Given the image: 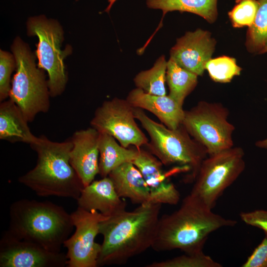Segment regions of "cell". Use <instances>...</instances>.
<instances>
[{"label": "cell", "mask_w": 267, "mask_h": 267, "mask_svg": "<svg viewBox=\"0 0 267 267\" xmlns=\"http://www.w3.org/2000/svg\"><path fill=\"white\" fill-rule=\"evenodd\" d=\"M161 206L148 202L133 211L124 210L103 220L99 234L103 240L97 267L125 264L151 248Z\"/></svg>", "instance_id": "1"}, {"label": "cell", "mask_w": 267, "mask_h": 267, "mask_svg": "<svg viewBox=\"0 0 267 267\" xmlns=\"http://www.w3.org/2000/svg\"><path fill=\"white\" fill-rule=\"evenodd\" d=\"M237 223L213 212L189 194L178 209L159 218L151 248L159 252L175 249L186 254L201 252L212 232Z\"/></svg>", "instance_id": "2"}, {"label": "cell", "mask_w": 267, "mask_h": 267, "mask_svg": "<svg viewBox=\"0 0 267 267\" xmlns=\"http://www.w3.org/2000/svg\"><path fill=\"white\" fill-rule=\"evenodd\" d=\"M30 145L37 154L35 167L18 181L40 196H55L77 200L84 186L70 162L72 142H55L45 135Z\"/></svg>", "instance_id": "3"}, {"label": "cell", "mask_w": 267, "mask_h": 267, "mask_svg": "<svg viewBox=\"0 0 267 267\" xmlns=\"http://www.w3.org/2000/svg\"><path fill=\"white\" fill-rule=\"evenodd\" d=\"M7 231L15 237L59 253L74 226L71 215L50 201L23 199L9 207Z\"/></svg>", "instance_id": "4"}, {"label": "cell", "mask_w": 267, "mask_h": 267, "mask_svg": "<svg viewBox=\"0 0 267 267\" xmlns=\"http://www.w3.org/2000/svg\"><path fill=\"white\" fill-rule=\"evenodd\" d=\"M135 118L150 136L148 151L163 165H178L190 172L188 181L195 180L203 161L206 158L205 148L194 139L182 126L171 129L150 118L143 109L133 107Z\"/></svg>", "instance_id": "5"}, {"label": "cell", "mask_w": 267, "mask_h": 267, "mask_svg": "<svg viewBox=\"0 0 267 267\" xmlns=\"http://www.w3.org/2000/svg\"><path fill=\"white\" fill-rule=\"evenodd\" d=\"M16 63V73L11 80L9 97L20 108L28 122L50 108V93L44 70L36 63L29 45L19 36L11 45Z\"/></svg>", "instance_id": "6"}, {"label": "cell", "mask_w": 267, "mask_h": 267, "mask_svg": "<svg viewBox=\"0 0 267 267\" xmlns=\"http://www.w3.org/2000/svg\"><path fill=\"white\" fill-rule=\"evenodd\" d=\"M26 28L28 36L38 38L36 51L38 66L47 73L50 97L60 95L68 81L64 60L72 52L70 45L62 49L64 38L62 26L56 19L40 15L29 17Z\"/></svg>", "instance_id": "7"}, {"label": "cell", "mask_w": 267, "mask_h": 267, "mask_svg": "<svg viewBox=\"0 0 267 267\" xmlns=\"http://www.w3.org/2000/svg\"><path fill=\"white\" fill-rule=\"evenodd\" d=\"M244 156L241 147H232L206 157L190 194L212 209L224 190L244 170Z\"/></svg>", "instance_id": "8"}, {"label": "cell", "mask_w": 267, "mask_h": 267, "mask_svg": "<svg viewBox=\"0 0 267 267\" xmlns=\"http://www.w3.org/2000/svg\"><path fill=\"white\" fill-rule=\"evenodd\" d=\"M228 110L221 104L200 101L184 111L182 126L190 135L212 155L233 146V125Z\"/></svg>", "instance_id": "9"}, {"label": "cell", "mask_w": 267, "mask_h": 267, "mask_svg": "<svg viewBox=\"0 0 267 267\" xmlns=\"http://www.w3.org/2000/svg\"><path fill=\"white\" fill-rule=\"evenodd\" d=\"M133 107L127 99L106 100L96 109L90 126L99 133L114 137L123 147H140L148 139L135 122Z\"/></svg>", "instance_id": "10"}, {"label": "cell", "mask_w": 267, "mask_h": 267, "mask_svg": "<svg viewBox=\"0 0 267 267\" xmlns=\"http://www.w3.org/2000/svg\"><path fill=\"white\" fill-rule=\"evenodd\" d=\"M71 215L75 230L63 244L67 249V267H97L101 244L96 243L95 239L99 234L101 222L108 217L78 207Z\"/></svg>", "instance_id": "11"}, {"label": "cell", "mask_w": 267, "mask_h": 267, "mask_svg": "<svg viewBox=\"0 0 267 267\" xmlns=\"http://www.w3.org/2000/svg\"><path fill=\"white\" fill-rule=\"evenodd\" d=\"M67 263L66 255L18 239L7 230L0 239V267H64Z\"/></svg>", "instance_id": "12"}, {"label": "cell", "mask_w": 267, "mask_h": 267, "mask_svg": "<svg viewBox=\"0 0 267 267\" xmlns=\"http://www.w3.org/2000/svg\"><path fill=\"white\" fill-rule=\"evenodd\" d=\"M216 41L208 31L198 29L177 39L170 50V58L183 68L202 76L211 59Z\"/></svg>", "instance_id": "13"}, {"label": "cell", "mask_w": 267, "mask_h": 267, "mask_svg": "<svg viewBox=\"0 0 267 267\" xmlns=\"http://www.w3.org/2000/svg\"><path fill=\"white\" fill-rule=\"evenodd\" d=\"M132 163L139 170L151 194V202L161 204L176 205L180 193L164 172L162 163L150 151L137 147Z\"/></svg>", "instance_id": "14"}, {"label": "cell", "mask_w": 267, "mask_h": 267, "mask_svg": "<svg viewBox=\"0 0 267 267\" xmlns=\"http://www.w3.org/2000/svg\"><path fill=\"white\" fill-rule=\"evenodd\" d=\"M99 133L91 127L75 132L70 138L73 144L70 162L84 187L99 174Z\"/></svg>", "instance_id": "15"}, {"label": "cell", "mask_w": 267, "mask_h": 267, "mask_svg": "<svg viewBox=\"0 0 267 267\" xmlns=\"http://www.w3.org/2000/svg\"><path fill=\"white\" fill-rule=\"evenodd\" d=\"M78 207L88 211H96L110 217L126 210V203L118 194L108 176L93 180L84 187L77 200Z\"/></svg>", "instance_id": "16"}, {"label": "cell", "mask_w": 267, "mask_h": 267, "mask_svg": "<svg viewBox=\"0 0 267 267\" xmlns=\"http://www.w3.org/2000/svg\"><path fill=\"white\" fill-rule=\"evenodd\" d=\"M126 99L133 107L153 114L169 129H176L182 125L185 111L169 95L150 94L136 88L129 92Z\"/></svg>", "instance_id": "17"}, {"label": "cell", "mask_w": 267, "mask_h": 267, "mask_svg": "<svg viewBox=\"0 0 267 267\" xmlns=\"http://www.w3.org/2000/svg\"><path fill=\"white\" fill-rule=\"evenodd\" d=\"M121 198L129 199L134 204L151 202L148 186L139 170L131 162L125 163L108 175Z\"/></svg>", "instance_id": "18"}, {"label": "cell", "mask_w": 267, "mask_h": 267, "mask_svg": "<svg viewBox=\"0 0 267 267\" xmlns=\"http://www.w3.org/2000/svg\"><path fill=\"white\" fill-rule=\"evenodd\" d=\"M23 113L10 98L0 104V139L11 143H37L39 137L31 132Z\"/></svg>", "instance_id": "19"}, {"label": "cell", "mask_w": 267, "mask_h": 267, "mask_svg": "<svg viewBox=\"0 0 267 267\" xmlns=\"http://www.w3.org/2000/svg\"><path fill=\"white\" fill-rule=\"evenodd\" d=\"M98 149L99 174L104 178L122 164L132 163L136 155L137 147H124L112 136L99 133Z\"/></svg>", "instance_id": "20"}, {"label": "cell", "mask_w": 267, "mask_h": 267, "mask_svg": "<svg viewBox=\"0 0 267 267\" xmlns=\"http://www.w3.org/2000/svg\"><path fill=\"white\" fill-rule=\"evenodd\" d=\"M217 0H146V4L150 8L162 10L163 17L168 12H188L198 15L212 23L218 16Z\"/></svg>", "instance_id": "21"}, {"label": "cell", "mask_w": 267, "mask_h": 267, "mask_svg": "<svg viewBox=\"0 0 267 267\" xmlns=\"http://www.w3.org/2000/svg\"><path fill=\"white\" fill-rule=\"evenodd\" d=\"M198 76L180 66L172 58L167 62L166 82L169 95L182 106L186 96L197 84Z\"/></svg>", "instance_id": "22"}, {"label": "cell", "mask_w": 267, "mask_h": 267, "mask_svg": "<svg viewBox=\"0 0 267 267\" xmlns=\"http://www.w3.org/2000/svg\"><path fill=\"white\" fill-rule=\"evenodd\" d=\"M167 69V62L165 56L162 55L151 68L136 75L134 80L135 86L150 94L166 95Z\"/></svg>", "instance_id": "23"}, {"label": "cell", "mask_w": 267, "mask_h": 267, "mask_svg": "<svg viewBox=\"0 0 267 267\" xmlns=\"http://www.w3.org/2000/svg\"><path fill=\"white\" fill-rule=\"evenodd\" d=\"M258 1L256 16L248 28L245 42L247 50L253 53H259L267 43V0Z\"/></svg>", "instance_id": "24"}, {"label": "cell", "mask_w": 267, "mask_h": 267, "mask_svg": "<svg viewBox=\"0 0 267 267\" xmlns=\"http://www.w3.org/2000/svg\"><path fill=\"white\" fill-rule=\"evenodd\" d=\"M205 69L213 81L222 83L230 82L242 70L235 58L227 56L211 58L206 63Z\"/></svg>", "instance_id": "25"}, {"label": "cell", "mask_w": 267, "mask_h": 267, "mask_svg": "<svg viewBox=\"0 0 267 267\" xmlns=\"http://www.w3.org/2000/svg\"><path fill=\"white\" fill-rule=\"evenodd\" d=\"M147 267H221L222 265L214 261L203 251L186 254L167 260L153 262Z\"/></svg>", "instance_id": "26"}, {"label": "cell", "mask_w": 267, "mask_h": 267, "mask_svg": "<svg viewBox=\"0 0 267 267\" xmlns=\"http://www.w3.org/2000/svg\"><path fill=\"white\" fill-rule=\"evenodd\" d=\"M258 6L257 0H236L234 6L228 12L232 26L251 27L255 19Z\"/></svg>", "instance_id": "27"}, {"label": "cell", "mask_w": 267, "mask_h": 267, "mask_svg": "<svg viewBox=\"0 0 267 267\" xmlns=\"http://www.w3.org/2000/svg\"><path fill=\"white\" fill-rule=\"evenodd\" d=\"M16 63L12 53L0 50V101L9 97L11 89V76L16 69Z\"/></svg>", "instance_id": "28"}, {"label": "cell", "mask_w": 267, "mask_h": 267, "mask_svg": "<svg viewBox=\"0 0 267 267\" xmlns=\"http://www.w3.org/2000/svg\"><path fill=\"white\" fill-rule=\"evenodd\" d=\"M242 267H267V237L256 247Z\"/></svg>", "instance_id": "29"}, {"label": "cell", "mask_w": 267, "mask_h": 267, "mask_svg": "<svg viewBox=\"0 0 267 267\" xmlns=\"http://www.w3.org/2000/svg\"><path fill=\"white\" fill-rule=\"evenodd\" d=\"M241 220L246 224L262 229L267 237V210H256L248 212H241Z\"/></svg>", "instance_id": "30"}, {"label": "cell", "mask_w": 267, "mask_h": 267, "mask_svg": "<svg viewBox=\"0 0 267 267\" xmlns=\"http://www.w3.org/2000/svg\"><path fill=\"white\" fill-rule=\"evenodd\" d=\"M256 145L260 148L267 149V138L264 140L257 141L256 143Z\"/></svg>", "instance_id": "31"}, {"label": "cell", "mask_w": 267, "mask_h": 267, "mask_svg": "<svg viewBox=\"0 0 267 267\" xmlns=\"http://www.w3.org/2000/svg\"><path fill=\"white\" fill-rule=\"evenodd\" d=\"M108 2H109V4L107 6V7H106V8L105 9V12H109L110 10V9L112 7V6L113 5V4L115 3V2L117 0H107Z\"/></svg>", "instance_id": "32"}, {"label": "cell", "mask_w": 267, "mask_h": 267, "mask_svg": "<svg viewBox=\"0 0 267 267\" xmlns=\"http://www.w3.org/2000/svg\"><path fill=\"white\" fill-rule=\"evenodd\" d=\"M267 52V43L263 47V48L260 51L259 54H263Z\"/></svg>", "instance_id": "33"}]
</instances>
